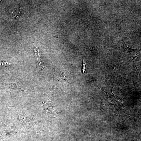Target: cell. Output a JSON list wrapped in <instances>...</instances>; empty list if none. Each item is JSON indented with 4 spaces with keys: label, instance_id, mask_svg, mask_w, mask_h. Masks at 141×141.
I'll return each mask as SVG.
<instances>
[{
    "label": "cell",
    "instance_id": "9",
    "mask_svg": "<svg viewBox=\"0 0 141 141\" xmlns=\"http://www.w3.org/2000/svg\"><path fill=\"white\" fill-rule=\"evenodd\" d=\"M83 62L82 65V74L85 73L86 69V65L82 57Z\"/></svg>",
    "mask_w": 141,
    "mask_h": 141
},
{
    "label": "cell",
    "instance_id": "3",
    "mask_svg": "<svg viewBox=\"0 0 141 141\" xmlns=\"http://www.w3.org/2000/svg\"><path fill=\"white\" fill-rule=\"evenodd\" d=\"M75 75L68 72L66 70L55 69L53 76L54 80H64L70 83L73 82L76 77Z\"/></svg>",
    "mask_w": 141,
    "mask_h": 141
},
{
    "label": "cell",
    "instance_id": "4",
    "mask_svg": "<svg viewBox=\"0 0 141 141\" xmlns=\"http://www.w3.org/2000/svg\"><path fill=\"white\" fill-rule=\"evenodd\" d=\"M16 129L14 126H9L0 121V140L10 133H15Z\"/></svg>",
    "mask_w": 141,
    "mask_h": 141
},
{
    "label": "cell",
    "instance_id": "5",
    "mask_svg": "<svg viewBox=\"0 0 141 141\" xmlns=\"http://www.w3.org/2000/svg\"><path fill=\"white\" fill-rule=\"evenodd\" d=\"M123 48L125 53L131 58L133 60H137L138 56L140 54V52L138 49H133L129 47L126 43L122 41Z\"/></svg>",
    "mask_w": 141,
    "mask_h": 141
},
{
    "label": "cell",
    "instance_id": "7",
    "mask_svg": "<svg viewBox=\"0 0 141 141\" xmlns=\"http://www.w3.org/2000/svg\"><path fill=\"white\" fill-rule=\"evenodd\" d=\"M53 103L47 97L43 100L42 104L43 106H48L52 107Z\"/></svg>",
    "mask_w": 141,
    "mask_h": 141
},
{
    "label": "cell",
    "instance_id": "8",
    "mask_svg": "<svg viewBox=\"0 0 141 141\" xmlns=\"http://www.w3.org/2000/svg\"><path fill=\"white\" fill-rule=\"evenodd\" d=\"M10 13L11 14L15 13L11 15L13 17L15 18H17L19 16L20 13V9L18 8H16L14 9L11 11H9Z\"/></svg>",
    "mask_w": 141,
    "mask_h": 141
},
{
    "label": "cell",
    "instance_id": "2",
    "mask_svg": "<svg viewBox=\"0 0 141 141\" xmlns=\"http://www.w3.org/2000/svg\"><path fill=\"white\" fill-rule=\"evenodd\" d=\"M98 87L105 92L107 96L105 102H106L108 103V107L110 105H113L115 108V111L114 112L118 117L120 116V115L122 112L125 113L126 110V107L124 106L122 103L123 100L121 99L117 95H114L112 93V89L114 87L111 89L106 88L105 90L100 89Z\"/></svg>",
    "mask_w": 141,
    "mask_h": 141
},
{
    "label": "cell",
    "instance_id": "1",
    "mask_svg": "<svg viewBox=\"0 0 141 141\" xmlns=\"http://www.w3.org/2000/svg\"><path fill=\"white\" fill-rule=\"evenodd\" d=\"M10 108L16 120L14 126L16 130L31 132L36 128L37 120L31 111L15 107Z\"/></svg>",
    "mask_w": 141,
    "mask_h": 141
},
{
    "label": "cell",
    "instance_id": "6",
    "mask_svg": "<svg viewBox=\"0 0 141 141\" xmlns=\"http://www.w3.org/2000/svg\"><path fill=\"white\" fill-rule=\"evenodd\" d=\"M4 83L6 86L11 89H13L14 90H16L17 91L18 90H21L22 91H25L20 88L19 84V83H12L9 84L6 83Z\"/></svg>",
    "mask_w": 141,
    "mask_h": 141
}]
</instances>
